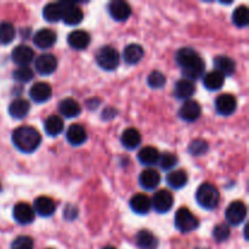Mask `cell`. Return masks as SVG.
Segmentation results:
<instances>
[{"label": "cell", "mask_w": 249, "mask_h": 249, "mask_svg": "<svg viewBox=\"0 0 249 249\" xmlns=\"http://www.w3.org/2000/svg\"><path fill=\"white\" fill-rule=\"evenodd\" d=\"M65 124L61 117L58 116H50L46 118L44 123V130L49 136H57L63 131Z\"/></svg>", "instance_id": "29"}, {"label": "cell", "mask_w": 249, "mask_h": 249, "mask_svg": "<svg viewBox=\"0 0 249 249\" xmlns=\"http://www.w3.org/2000/svg\"><path fill=\"white\" fill-rule=\"evenodd\" d=\"M43 16L49 22L62 19V2H50L43 9Z\"/></svg>", "instance_id": "33"}, {"label": "cell", "mask_w": 249, "mask_h": 249, "mask_svg": "<svg viewBox=\"0 0 249 249\" xmlns=\"http://www.w3.org/2000/svg\"><path fill=\"white\" fill-rule=\"evenodd\" d=\"M195 91H196V87L194 82L185 78L178 80L174 87V96L179 100H190V97L194 96Z\"/></svg>", "instance_id": "20"}, {"label": "cell", "mask_w": 249, "mask_h": 249, "mask_svg": "<svg viewBox=\"0 0 249 249\" xmlns=\"http://www.w3.org/2000/svg\"><path fill=\"white\" fill-rule=\"evenodd\" d=\"M56 33L50 28H41L36 33L33 38V43L36 48L45 50V49H50L56 43Z\"/></svg>", "instance_id": "14"}, {"label": "cell", "mask_w": 249, "mask_h": 249, "mask_svg": "<svg viewBox=\"0 0 249 249\" xmlns=\"http://www.w3.org/2000/svg\"><path fill=\"white\" fill-rule=\"evenodd\" d=\"M121 141L124 147L128 148V150H134L141 143V134L136 129L128 128L122 134Z\"/></svg>", "instance_id": "28"}, {"label": "cell", "mask_w": 249, "mask_h": 249, "mask_svg": "<svg viewBox=\"0 0 249 249\" xmlns=\"http://www.w3.org/2000/svg\"><path fill=\"white\" fill-rule=\"evenodd\" d=\"M12 142L21 152L32 153L40 145L41 136L33 126L22 125L15 129L12 133Z\"/></svg>", "instance_id": "2"}, {"label": "cell", "mask_w": 249, "mask_h": 249, "mask_svg": "<svg viewBox=\"0 0 249 249\" xmlns=\"http://www.w3.org/2000/svg\"><path fill=\"white\" fill-rule=\"evenodd\" d=\"M108 12L116 21H125L130 17L131 15V7L130 5L123 0H114V1L109 2L108 5Z\"/></svg>", "instance_id": "13"}, {"label": "cell", "mask_w": 249, "mask_h": 249, "mask_svg": "<svg viewBox=\"0 0 249 249\" xmlns=\"http://www.w3.org/2000/svg\"><path fill=\"white\" fill-rule=\"evenodd\" d=\"M198 219L187 208H180L175 214V226L180 232H191L198 228Z\"/></svg>", "instance_id": "5"}, {"label": "cell", "mask_w": 249, "mask_h": 249, "mask_svg": "<svg viewBox=\"0 0 249 249\" xmlns=\"http://www.w3.org/2000/svg\"><path fill=\"white\" fill-rule=\"evenodd\" d=\"M224 83H225V77L216 71L207 73L203 77V85L206 87V89L212 90V91L220 89Z\"/></svg>", "instance_id": "31"}, {"label": "cell", "mask_w": 249, "mask_h": 249, "mask_svg": "<svg viewBox=\"0 0 249 249\" xmlns=\"http://www.w3.org/2000/svg\"><path fill=\"white\" fill-rule=\"evenodd\" d=\"M16 36V29L10 22H2L0 23V44L7 45L11 43Z\"/></svg>", "instance_id": "35"}, {"label": "cell", "mask_w": 249, "mask_h": 249, "mask_svg": "<svg viewBox=\"0 0 249 249\" xmlns=\"http://www.w3.org/2000/svg\"><path fill=\"white\" fill-rule=\"evenodd\" d=\"M130 208L134 213L140 214V215L147 214L151 211V199L146 195L136 194L130 199Z\"/></svg>", "instance_id": "25"}, {"label": "cell", "mask_w": 249, "mask_h": 249, "mask_svg": "<svg viewBox=\"0 0 249 249\" xmlns=\"http://www.w3.org/2000/svg\"><path fill=\"white\" fill-rule=\"evenodd\" d=\"M246 216H247V207L243 202L235 201L226 208L225 218L230 225H240L243 223Z\"/></svg>", "instance_id": "6"}, {"label": "cell", "mask_w": 249, "mask_h": 249, "mask_svg": "<svg viewBox=\"0 0 249 249\" xmlns=\"http://www.w3.org/2000/svg\"><path fill=\"white\" fill-rule=\"evenodd\" d=\"M58 111L62 114V117H66V118H75L82 112V107H80V105L74 99L68 97V99L62 100L58 104Z\"/></svg>", "instance_id": "22"}, {"label": "cell", "mask_w": 249, "mask_h": 249, "mask_svg": "<svg viewBox=\"0 0 249 249\" xmlns=\"http://www.w3.org/2000/svg\"><path fill=\"white\" fill-rule=\"evenodd\" d=\"M90 36L85 31H73L68 36V45L74 50H84L90 44Z\"/></svg>", "instance_id": "19"}, {"label": "cell", "mask_w": 249, "mask_h": 249, "mask_svg": "<svg viewBox=\"0 0 249 249\" xmlns=\"http://www.w3.org/2000/svg\"><path fill=\"white\" fill-rule=\"evenodd\" d=\"M143 48L139 44H129L123 51V60L128 65H136L143 57Z\"/></svg>", "instance_id": "23"}, {"label": "cell", "mask_w": 249, "mask_h": 249, "mask_svg": "<svg viewBox=\"0 0 249 249\" xmlns=\"http://www.w3.org/2000/svg\"><path fill=\"white\" fill-rule=\"evenodd\" d=\"M208 143L206 141L202 139H196L190 143L189 152L195 157H198V156H203L204 153L208 152Z\"/></svg>", "instance_id": "38"}, {"label": "cell", "mask_w": 249, "mask_h": 249, "mask_svg": "<svg viewBox=\"0 0 249 249\" xmlns=\"http://www.w3.org/2000/svg\"><path fill=\"white\" fill-rule=\"evenodd\" d=\"M160 157V151L156 147H153V146H146V147L141 148L138 155V158L141 164L147 165V167H152V165L157 164Z\"/></svg>", "instance_id": "24"}, {"label": "cell", "mask_w": 249, "mask_h": 249, "mask_svg": "<svg viewBox=\"0 0 249 249\" xmlns=\"http://www.w3.org/2000/svg\"><path fill=\"white\" fill-rule=\"evenodd\" d=\"M214 67L216 72L225 77V75H232L235 73L236 63L229 56H218L214 58Z\"/></svg>", "instance_id": "26"}, {"label": "cell", "mask_w": 249, "mask_h": 249, "mask_svg": "<svg viewBox=\"0 0 249 249\" xmlns=\"http://www.w3.org/2000/svg\"><path fill=\"white\" fill-rule=\"evenodd\" d=\"M34 213L40 216H51L56 211V204L50 197L40 196L34 201Z\"/></svg>", "instance_id": "18"}, {"label": "cell", "mask_w": 249, "mask_h": 249, "mask_svg": "<svg viewBox=\"0 0 249 249\" xmlns=\"http://www.w3.org/2000/svg\"><path fill=\"white\" fill-rule=\"evenodd\" d=\"M187 180H189V178H187L185 170H174L167 175V184L174 190H180L185 187V185L187 184Z\"/></svg>", "instance_id": "32"}, {"label": "cell", "mask_w": 249, "mask_h": 249, "mask_svg": "<svg viewBox=\"0 0 249 249\" xmlns=\"http://www.w3.org/2000/svg\"><path fill=\"white\" fill-rule=\"evenodd\" d=\"M62 2V19L68 26L79 24L83 19V11L74 2L61 1Z\"/></svg>", "instance_id": "8"}, {"label": "cell", "mask_w": 249, "mask_h": 249, "mask_svg": "<svg viewBox=\"0 0 249 249\" xmlns=\"http://www.w3.org/2000/svg\"><path fill=\"white\" fill-rule=\"evenodd\" d=\"M96 62L102 70L113 71L119 66L121 56L113 46H102L96 53Z\"/></svg>", "instance_id": "4"}, {"label": "cell", "mask_w": 249, "mask_h": 249, "mask_svg": "<svg viewBox=\"0 0 249 249\" xmlns=\"http://www.w3.org/2000/svg\"><path fill=\"white\" fill-rule=\"evenodd\" d=\"M216 112L221 116H231L237 108V101L231 94H221L215 100Z\"/></svg>", "instance_id": "10"}, {"label": "cell", "mask_w": 249, "mask_h": 249, "mask_svg": "<svg viewBox=\"0 0 249 249\" xmlns=\"http://www.w3.org/2000/svg\"><path fill=\"white\" fill-rule=\"evenodd\" d=\"M139 181H140V185L145 190H155L160 185V175L157 170L148 168V169H145L141 173Z\"/></svg>", "instance_id": "21"}, {"label": "cell", "mask_w": 249, "mask_h": 249, "mask_svg": "<svg viewBox=\"0 0 249 249\" xmlns=\"http://www.w3.org/2000/svg\"><path fill=\"white\" fill-rule=\"evenodd\" d=\"M173 204H174V197L167 190H160V191L156 192L153 196L152 201H151V208L155 209L157 213L164 214L172 209Z\"/></svg>", "instance_id": "7"}, {"label": "cell", "mask_w": 249, "mask_h": 249, "mask_svg": "<svg viewBox=\"0 0 249 249\" xmlns=\"http://www.w3.org/2000/svg\"><path fill=\"white\" fill-rule=\"evenodd\" d=\"M88 134L80 124H72L66 131V139L72 146H80L87 141Z\"/></svg>", "instance_id": "17"}, {"label": "cell", "mask_w": 249, "mask_h": 249, "mask_svg": "<svg viewBox=\"0 0 249 249\" xmlns=\"http://www.w3.org/2000/svg\"><path fill=\"white\" fill-rule=\"evenodd\" d=\"M11 58L19 67H22V66H28L33 61L34 51L33 49L27 45H18L12 50Z\"/></svg>", "instance_id": "16"}, {"label": "cell", "mask_w": 249, "mask_h": 249, "mask_svg": "<svg viewBox=\"0 0 249 249\" xmlns=\"http://www.w3.org/2000/svg\"><path fill=\"white\" fill-rule=\"evenodd\" d=\"M14 219L21 225H28L36 218V213H34L33 207L29 206L28 203H24V202H19L16 206L14 207Z\"/></svg>", "instance_id": "11"}, {"label": "cell", "mask_w": 249, "mask_h": 249, "mask_svg": "<svg viewBox=\"0 0 249 249\" xmlns=\"http://www.w3.org/2000/svg\"><path fill=\"white\" fill-rule=\"evenodd\" d=\"M57 68V58L53 53H43L36 60V70L41 75H50Z\"/></svg>", "instance_id": "9"}, {"label": "cell", "mask_w": 249, "mask_h": 249, "mask_svg": "<svg viewBox=\"0 0 249 249\" xmlns=\"http://www.w3.org/2000/svg\"><path fill=\"white\" fill-rule=\"evenodd\" d=\"M177 62L181 67L185 79L196 80L202 78L204 73V61L196 50L191 48H182L177 53Z\"/></svg>", "instance_id": "1"}, {"label": "cell", "mask_w": 249, "mask_h": 249, "mask_svg": "<svg viewBox=\"0 0 249 249\" xmlns=\"http://www.w3.org/2000/svg\"><path fill=\"white\" fill-rule=\"evenodd\" d=\"M53 95V89H51L50 84L45 82H38L31 88L29 90V96L32 97V100L38 104H43L46 102Z\"/></svg>", "instance_id": "15"}, {"label": "cell", "mask_w": 249, "mask_h": 249, "mask_svg": "<svg viewBox=\"0 0 249 249\" xmlns=\"http://www.w3.org/2000/svg\"><path fill=\"white\" fill-rule=\"evenodd\" d=\"M102 249H116V248L111 247V246H107V247H105V248H102Z\"/></svg>", "instance_id": "43"}, {"label": "cell", "mask_w": 249, "mask_h": 249, "mask_svg": "<svg viewBox=\"0 0 249 249\" xmlns=\"http://www.w3.org/2000/svg\"><path fill=\"white\" fill-rule=\"evenodd\" d=\"M232 22L235 23L236 27L238 28H245L249 24V10L247 6L242 5V6L236 7L235 11L232 14Z\"/></svg>", "instance_id": "34"}, {"label": "cell", "mask_w": 249, "mask_h": 249, "mask_svg": "<svg viewBox=\"0 0 249 249\" xmlns=\"http://www.w3.org/2000/svg\"><path fill=\"white\" fill-rule=\"evenodd\" d=\"M158 163H160V168L163 170H172L178 164V157L175 155H173V153L165 152L163 155H160Z\"/></svg>", "instance_id": "40"}, {"label": "cell", "mask_w": 249, "mask_h": 249, "mask_svg": "<svg viewBox=\"0 0 249 249\" xmlns=\"http://www.w3.org/2000/svg\"><path fill=\"white\" fill-rule=\"evenodd\" d=\"M77 208H75L74 206H71V204H68V206L63 209V216H65L67 220H73V219H75L77 218Z\"/></svg>", "instance_id": "42"}, {"label": "cell", "mask_w": 249, "mask_h": 249, "mask_svg": "<svg viewBox=\"0 0 249 249\" xmlns=\"http://www.w3.org/2000/svg\"><path fill=\"white\" fill-rule=\"evenodd\" d=\"M202 113L201 105L195 100H186L179 109V117L185 122H195Z\"/></svg>", "instance_id": "12"}, {"label": "cell", "mask_w": 249, "mask_h": 249, "mask_svg": "<svg viewBox=\"0 0 249 249\" xmlns=\"http://www.w3.org/2000/svg\"><path fill=\"white\" fill-rule=\"evenodd\" d=\"M29 102L24 99H16L10 104L9 106V114L15 119H22L28 114Z\"/></svg>", "instance_id": "27"}, {"label": "cell", "mask_w": 249, "mask_h": 249, "mask_svg": "<svg viewBox=\"0 0 249 249\" xmlns=\"http://www.w3.org/2000/svg\"><path fill=\"white\" fill-rule=\"evenodd\" d=\"M136 245L141 249H156L158 246V240L152 232L142 230L136 235Z\"/></svg>", "instance_id": "30"}, {"label": "cell", "mask_w": 249, "mask_h": 249, "mask_svg": "<svg viewBox=\"0 0 249 249\" xmlns=\"http://www.w3.org/2000/svg\"><path fill=\"white\" fill-rule=\"evenodd\" d=\"M33 71H32V68H29L28 66H22V67L16 68V70L14 71V73H12L14 79L18 83L29 82V80L33 79Z\"/></svg>", "instance_id": "36"}, {"label": "cell", "mask_w": 249, "mask_h": 249, "mask_svg": "<svg viewBox=\"0 0 249 249\" xmlns=\"http://www.w3.org/2000/svg\"><path fill=\"white\" fill-rule=\"evenodd\" d=\"M196 199L197 203L202 208L207 209V211H212V209L218 207L219 201H220V195H219L218 189L213 184L206 182V184L201 185L197 190Z\"/></svg>", "instance_id": "3"}, {"label": "cell", "mask_w": 249, "mask_h": 249, "mask_svg": "<svg viewBox=\"0 0 249 249\" xmlns=\"http://www.w3.org/2000/svg\"><path fill=\"white\" fill-rule=\"evenodd\" d=\"M231 235V230H230V225L229 224H219L214 228L213 231V237L216 242L221 243L225 242L226 240H229Z\"/></svg>", "instance_id": "37"}, {"label": "cell", "mask_w": 249, "mask_h": 249, "mask_svg": "<svg viewBox=\"0 0 249 249\" xmlns=\"http://www.w3.org/2000/svg\"><path fill=\"white\" fill-rule=\"evenodd\" d=\"M33 240L28 236H18L11 243V249H33Z\"/></svg>", "instance_id": "41"}, {"label": "cell", "mask_w": 249, "mask_h": 249, "mask_svg": "<svg viewBox=\"0 0 249 249\" xmlns=\"http://www.w3.org/2000/svg\"><path fill=\"white\" fill-rule=\"evenodd\" d=\"M147 84L152 89H160L165 85V75L160 71H153L148 74Z\"/></svg>", "instance_id": "39"}]
</instances>
